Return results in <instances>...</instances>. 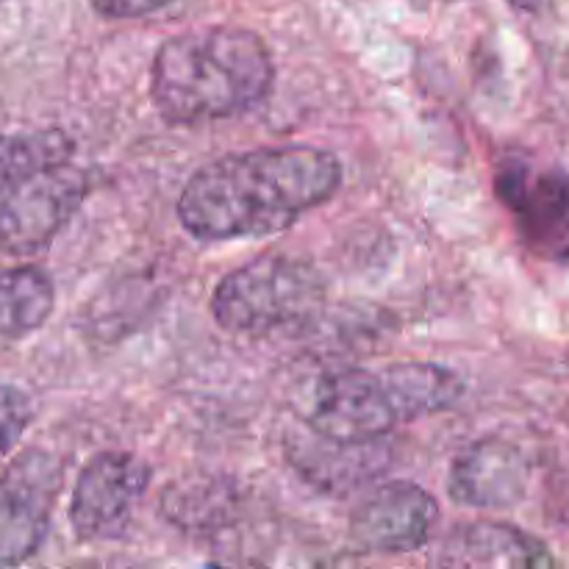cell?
Instances as JSON below:
<instances>
[{
	"instance_id": "obj_9",
	"label": "cell",
	"mask_w": 569,
	"mask_h": 569,
	"mask_svg": "<svg viewBox=\"0 0 569 569\" xmlns=\"http://www.w3.org/2000/svg\"><path fill=\"white\" fill-rule=\"evenodd\" d=\"M439 520V506L417 483L395 481L376 489L350 520V533L365 550L411 553L426 548Z\"/></svg>"
},
{
	"instance_id": "obj_5",
	"label": "cell",
	"mask_w": 569,
	"mask_h": 569,
	"mask_svg": "<svg viewBox=\"0 0 569 569\" xmlns=\"http://www.w3.org/2000/svg\"><path fill=\"white\" fill-rule=\"evenodd\" d=\"M64 467L42 448L22 450L0 472V567H14L42 548Z\"/></svg>"
},
{
	"instance_id": "obj_3",
	"label": "cell",
	"mask_w": 569,
	"mask_h": 569,
	"mask_svg": "<svg viewBox=\"0 0 569 569\" xmlns=\"http://www.w3.org/2000/svg\"><path fill=\"white\" fill-rule=\"evenodd\" d=\"M461 395V378L439 365L342 370L315 383L303 417L328 442H372L406 422L453 409Z\"/></svg>"
},
{
	"instance_id": "obj_14",
	"label": "cell",
	"mask_w": 569,
	"mask_h": 569,
	"mask_svg": "<svg viewBox=\"0 0 569 569\" xmlns=\"http://www.w3.org/2000/svg\"><path fill=\"white\" fill-rule=\"evenodd\" d=\"M33 422V400L11 383H0V461L17 448Z\"/></svg>"
},
{
	"instance_id": "obj_12",
	"label": "cell",
	"mask_w": 569,
	"mask_h": 569,
	"mask_svg": "<svg viewBox=\"0 0 569 569\" xmlns=\"http://www.w3.org/2000/svg\"><path fill=\"white\" fill-rule=\"evenodd\" d=\"M53 303L56 292L48 272L31 264L0 267V348L39 331Z\"/></svg>"
},
{
	"instance_id": "obj_18",
	"label": "cell",
	"mask_w": 569,
	"mask_h": 569,
	"mask_svg": "<svg viewBox=\"0 0 569 569\" xmlns=\"http://www.w3.org/2000/svg\"><path fill=\"white\" fill-rule=\"evenodd\" d=\"M0 3H3V0H0Z\"/></svg>"
},
{
	"instance_id": "obj_4",
	"label": "cell",
	"mask_w": 569,
	"mask_h": 569,
	"mask_svg": "<svg viewBox=\"0 0 569 569\" xmlns=\"http://www.w3.org/2000/svg\"><path fill=\"white\" fill-rule=\"evenodd\" d=\"M326 303V278L311 261L264 253L222 278L211 315L226 331L267 337L303 326Z\"/></svg>"
},
{
	"instance_id": "obj_17",
	"label": "cell",
	"mask_w": 569,
	"mask_h": 569,
	"mask_svg": "<svg viewBox=\"0 0 569 569\" xmlns=\"http://www.w3.org/2000/svg\"><path fill=\"white\" fill-rule=\"evenodd\" d=\"M420 6H431V3H453V0H415Z\"/></svg>"
},
{
	"instance_id": "obj_15",
	"label": "cell",
	"mask_w": 569,
	"mask_h": 569,
	"mask_svg": "<svg viewBox=\"0 0 569 569\" xmlns=\"http://www.w3.org/2000/svg\"><path fill=\"white\" fill-rule=\"evenodd\" d=\"M172 0H89L100 17H111V20H131V17H148L153 11L164 9Z\"/></svg>"
},
{
	"instance_id": "obj_8",
	"label": "cell",
	"mask_w": 569,
	"mask_h": 569,
	"mask_svg": "<svg viewBox=\"0 0 569 569\" xmlns=\"http://www.w3.org/2000/svg\"><path fill=\"white\" fill-rule=\"evenodd\" d=\"M495 189L515 214L520 237L545 259H569V172L550 167L533 170L526 161H506Z\"/></svg>"
},
{
	"instance_id": "obj_1",
	"label": "cell",
	"mask_w": 569,
	"mask_h": 569,
	"mask_svg": "<svg viewBox=\"0 0 569 569\" xmlns=\"http://www.w3.org/2000/svg\"><path fill=\"white\" fill-rule=\"evenodd\" d=\"M342 164L309 144L256 148L194 172L178 198V220L209 242L278 233L337 194Z\"/></svg>"
},
{
	"instance_id": "obj_13",
	"label": "cell",
	"mask_w": 569,
	"mask_h": 569,
	"mask_svg": "<svg viewBox=\"0 0 569 569\" xmlns=\"http://www.w3.org/2000/svg\"><path fill=\"white\" fill-rule=\"evenodd\" d=\"M76 153L70 133L61 128H42V131L0 133V194L11 192L28 178L64 164Z\"/></svg>"
},
{
	"instance_id": "obj_7",
	"label": "cell",
	"mask_w": 569,
	"mask_h": 569,
	"mask_svg": "<svg viewBox=\"0 0 569 569\" xmlns=\"http://www.w3.org/2000/svg\"><path fill=\"white\" fill-rule=\"evenodd\" d=\"M150 483V467L131 453H100L83 467L70 503L81 542L120 539Z\"/></svg>"
},
{
	"instance_id": "obj_2",
	"label": "cell",
	"mask_w": 569,
	"mask_h": 569,
	"mask_svg": "<svg viewBox=\"0 0 569 569\" xmlns=\"http://www.w3.org/2000/svg\"><path fill=\"white\" fill-rule=\"evenodd\" d=\"M276 64L264 39L209 26L167 39L150 70V94L170 126H206L248 114L267 100Z\"/></svg>"
},
{
	"instance_id": "obj_16",
	"label": "cell",
	"mask_w": 569,
	"mask_h": 569,
	"mask_svg": "<svg viewBox=\"0 0 569 569\" xmlns=\"http://www.w3.org/2000/svg\"><path fill=\"white\" fill-rule=\"evenodd\" d=\"M509 3L515 6L517 11H531V14H533V11L542 9L545 0H509Z\"/></svg>"
},
{
	"instance_id": "obj_10",
	"label": "cell",
	"mask_w": 569,
	"mask_h": 569,
	"mask_svg": "<svg viewBox=\"0 0 569 569\" xmlns=\"http://www.w3.org/2000/svg\"><path fill=\"white\" fill-rule=\"evenodd\" d=\"M448 489L456 503L472 509H509L526 498L528 459L506 439H481L456 459Z\"/></svg>"
},
{
	"instance_id": "obj_6",
	"label": "cell",
	"mask_w": 569,
	"mask_h": 569,
	"mask_svg": "<svg viewBox=\"0 0 569 569\" xmlns=\"http://www.w3.org/2000/svg\"><path fill=\"white\" fill-rule=\"evenodd\" d=\"M89 192L87 172L56 164L11 189L0 203V253L33 256L53 242Z\"/></svg>"
},
{
	"instance_id": "obj_11",
	"label": "cell",
	"mask_w": 569,
	"mask_h": 569,
	"mask_svg": "<svg viewBox=\"0 0 569 569\" xmlns=\"http://www.w3.org/2000/svg\"><path fill=\"white\" fill-rule=\"evenodd\" d=\"M445 567L537 569L556 567V556L531 533L506 522H470L448 537L437 556Z\"/></svg>"
}]
</instances>
